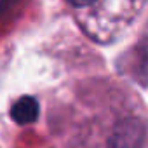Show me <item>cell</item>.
I'll return each instance as SVG.
<instances>
[{"label":"cell","instance_id":"obj_2","mask_svg":"<svg viewBox=\"0 0 148 148\" xmlns=\"http://www.w3.org/2000/svg\"><path fill=\"white\" fill-rule=\"evenodd\" d=\"M68 5L75 11L77 14H80L82 18H92L101 14V12H113L115 16H119V23L122 25L124 23V14L120 11V7L117 5L115 0H66Z\"/></svg>","mask_w":148,"mask_h":148},{"label":"cell","instance_id":"obj_1","mask_svg":"<svg viewBox=\"0 0 148 148\" xmlns=\"http://www.w3.org/2000/svg\"><path fill=\"white\" fill-rule=\"evenodd\" d=\"M145 143V124L139 119H125L115 125L108 148H141Z\"/></svg>","mask_w":148,"mask_h":148},{"label":"cell","instance_id":"obj_3","mask_svg":"<svg viewBox=\"0 0 148 148\" xmlns=\"http://www.w3.org/2000/svg\"><path fill=\"white\" fill-rule=\"evenodd\" d=\"M11 117L16 124H21V125H28V124H33L38 117V103L35 98L32 96H23L19 98L12 108H11Z\"/></svg>","mask_w":148,"mask_h":148}]
</instances>
